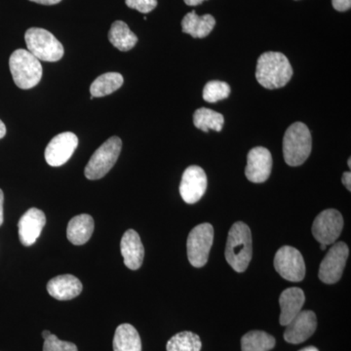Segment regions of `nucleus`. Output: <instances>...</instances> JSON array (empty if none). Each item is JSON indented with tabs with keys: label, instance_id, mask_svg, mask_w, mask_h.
Here are the masks:
<instances>
[{
	"label": "nucleus",
	"instance_id": "nucleus-1",
	"mask_svg": "<svg viewBox=\"0 0 351 351\" xmlns=\"http://www.w3.org/2000/svg\"><path fill=\"white\" fill-rule=\"evenodd\" d=\"M292 76V66L282 53L265 52L258 58L256 77L263 87L270 90L282 88Z\"/></svg>",
	"mask_w": 351,
	"mask_h": 351
},
{
	"label": "nucleus",
	"instance_id": "nucleus-2",
	"mask_svg": "<svg viewBox=\"0 0 351 351\" xmlns=\"http://www.w3.org/2000/svg\"><path fill=\"white\" fill-rule=\"evenodd\" d=\"M225 255L226 262L235 271L241 274L248 269L253 256V242L250 228L243 221H237L230 228Z\"/></svg>",
	"mask_w": 351,
	"mask_h": 351
},
{
	"label": "nucleus",
	"instance_id": "nucleus-3",
	"mask_svg": "<svg viewBox=\"0 0 351 351\" xmlns=\"http://www.w3.org/2000/svg\"><path fill=\"white\" fill-rule=\"evenodd\" d=\"M311 147L313 138L306 124L295 122L289 127L283 138L284 160L289 166L297 167L306 162Z\"/></svg>",
	"mask_w": 351,
	"mask_h": 351
},
{
	"label": "nucleus",
	"instance_id": "nucleus-4",
	"mask_svg": "<svg viewBox=\"0 0 351 351\" xmlns=\"http://www.w3.org/2000/svg\"><path fill=\"white\" fill-rule=\"evenodd\" d=\"M9 68L14 82L21 89H31L40 82L43 77V66L40 61L29 51H14L9 59Z\"/></svg>",
	"mask_w": 351,
	"mask_h": 351
},
{
	"label": "nucleus",
	"instance_id": "nucleus-5",
	"mask_svg": "<svg viewBox=\"0 0 351 351\" xmlns=\"http://www.w3.org/2000/svg\"><path fill=\"white\" fill-rule=\"evenodd\" d=\"M27 51L39 61L58 62L64 56L62 43L50 32L39 27H31L25 34Z\"/></svg>",
	"mask_w": 351,
	"mask_h": 351
},
{
	"label": "nucleus",
	"instance_id": "nucleus-6",
	"mask_svg": "<svg viewBox=\"0 0 351 351\" xmlns=\"http://www.w3.org/2000/svg\"><path fill=\"white\" fill-rule=\"evenodd\" d=\"M122 142L119 137H112L94 152L85 167L84 174L88 180H100L112 170L119 159Z\"/></svg>",
	"mask_w": 351,
	"mask_h": 351
},
{
	"label": "nucleus",
	"instance_id": "nucleus-7",
	"mask_svg": "<svg viewBox=\"0 0 351 351\" xmlns=\"http://www.w3.org/2000/svg\"><path fill=\"white\" fill-rule=\"evenodd\" d=\"M213 241L214 228L211 223H201L189 232L186 249L193 267L199 269L206 265Z\"/></svg>",
	"mask_w": 351,
	"mask_h": 351
},
{
	"label": "nucleus",
	"instance_id": "nucleus-8",
	"mask_svg": "<svg viewBox=\"0 0 351 351\" xmlns=\"http://www.w3.org/2000/svg\"><path fill=\"white\" fill-rule=\"evenodd\" d=\"M277 274L291 282H301L306 276V263L301 252L294 247L283 246L274 258Z\"/></svg>",
	"mask_w": 351,
	"mask_h": 351
},
{
	"label": "nucleus",
	"instance_id": "nucleus-9",
	"mask_svg": "<svg viewBox=\"0 0 351 351\" xmlns=\"http://www.w3.org/2000/svg\"><path fill=\"white\" fill-rule=\"evenodd\" d=\"M350 250L345 242L339 241L332 245L321 263L318 277L323 283L335 284L343 276Z\"/></svg>",
	"mask_w": 351,
	"mask_h": 351
},
{
	"label": "nucleus",
	"instance_id": "nucleus-10",
	"mask_svg": "<svg viewBox=\"0 0 351 351\" xmlns=\"http://www.w3.org/2000/svg\"><path fill=\"white\" fill-rule=\"evenodd\" d=\"M343 218L338 210L327 209L321 212L313 225L314 239L320 244H334L343 232Z\"/></svg>",
	"mask_w": 351,
	"mask_h": 351
},
{
	"label": "nucleus",
	"instance_id": "nucleus-11",
	"mask_svg": "<svg viewBox=\"0 0 351 351\" xmlns=\"http://www.w3.org/2000/svg\"><path fill=\"white\" fill-rule=\"evenodd\" d=\"M207 176L199 166H189L182 174L180 195L188 204H195L202 198L207 189Z\"/></svg>",
	"mask_w": 351,
	"mask_h": 351
},
{
	"label": "nucleus",
	"instance_id": "nucleus-12",
	"mask_svg": "<svg viewBox=\"0 0 351 351\" xmlns=\"http://www.w3.org/2000/svg\"><path fill=\"white\" fill-rule=\"evenodd\" d=\"M78 145V138L71 132H64L51 140L45 149L46 162L59 167L68 162Z\"/></svg>",
	"mask_w": 351,
	"mask_h": 351
},
{
	"label": "nucleus",
	"instance_id": "nucleus-13",
	"mask_svg": "<svg viewBox=\"0 0 351 351\" xmlns=\"http://www.w3.org/2000/svg\"><path fill=\"white\" fill-rule=\"evenodd\" d=\"M317 328V318L313 311H301L286 326L284 339L289 343L299 345L311 338Z\"/></svg>",
	"mask_w": 351,
	"mask_h": 351
},
{
	"label": "nucleus",
	"instance_id": "nucleus-14",
	"mask_svg": "<svg viewBox=\"0 0 351 351\" xmlns=\"http://www.w3.org/2000/svg\"><path fill=\"white\" fill-rule=\"evenodd\" d=\"M272 168V156L269 149L257 147L249 152L245 176L255 184L265 182L269 179Z\"/></svg>",
	"mask_w": 351,
	"mask_h": 351
},
{
	"label": "nucleus",
	"instance_id": "nucleus-15",
	"mask_svg": "<svg viewBox=\"0 0 351 351\" xmlns=\"http://www.w3.org/2000/svg\"><path fill=\"white\" fill-rule=\"evenodd\" d=\"M46 223L45 214L38 208H31L22 217L18 223L21 243L25 247L36 243L40 237Z\"/></svg>",
	"mask_w": 351,
	"mask_h": 351
},
{
	"label": "nucleus",
	"instance_id": "nucleus-16",
	"mask_svg": "<svg viewBox=\"0 0 351 351\" xmlns=\"http://www.w3.org/2000/svg\"><path fill=\"white\" fill-rule=\"evenodd\" d=\"M120 250L124 265L131 270H137L144 262L145 248L140 235L134 230H128L122 237Z\"/></svg>",
	"mask_w": 351,
	"mask_h": 351
},
{
	"label": "nucleus",
	"instance_id": "nucleus-17",
	"mask_svg": "<svg viewBox=\"0 0 351 351\" xmlns=\"http://www.w3.org/2000/svg\"><path fill=\"white\" fill-rule=\"evenodd\" d=\"M82 283L71 274H64L51 279L47 284V292L58 301H69L82 294Z\"/></svg>",
	"mask_w": 351,
	"mask_h": 351
},
{
	"label": "nucleus",
	"instance_id": "nucleus-18",
	"mask_svg": "<svg viewBox=\"0 0 351 351\" xmlns=\"http://www.w3.org/2000/svg\"><path fill=\"white\" fill-rule=\"evenodd\" d=\"M306 302V295L301 288L292 287L286 289L279 298L281 307L279 322L282 326H287L295 316L302 311Z\"/></svg>",
	"mask_w": 351,
	"mask_h": 351
},
{
	"label": "nucleus",
	"instance_id": "nucleus-19",
	"mask_svg": "<svg viewBox=\"0 0 351 351\" xmlns=\"http://www.w3.org/2000/svg\"><path fill=\"white\" fill-rule=\"evenodd\" d=\"M216 25V20L210 14L198 16L195 11H191L184 16L182 21V32L195 38H204L209 36Z\"/></svg>",
	"mask_w": 351,
	"mask_h": 351
},
{
	"label": "nucleus",
	"instance_id": "nucleus-20",
	"mask_svg": "<svg viewBox=\"0 0 351 351\" xmlns=\"http://www.w3.org/2000/svg\"><path fill=\"white\" fill-rule=\"evenodd\" d=\"M94 219L90 215L82 214L73 217L66 228V237L73 245L87 243L94 232Z\"/></svg>",
	"mask_w": 351,
	"mask_h": 351
},
{
	"label": "nucleus",
	"instance_id": "nucleus-21",
	"mask_svg": "<svg viewBox=\"0 0 351 351\" xmlns=\"http://www.w3.org/2000/svg\"><path fill=\"white\" fill-rule=\"evenodd\" d=\"M113 351H142V341L136 328L121 324L115 330Z\"/></svg>",
	"mask_w": 351,
	"mask_h": 351
},
{
	"label": "nucleus",
	"instance_id": "nucleus-22",
	"mask_svg": "<svg viewBox=\"0 0 351 351\" xmlns=\"http://www.w3.org/2000/svg\"><path fill=\"white\" fill-rule=\"evenodd\" d=\"M108 40L117 49L127 52L133 49L138 43V38L131 32L126 23L115 21L108 32Z\"/></svg>",
	"mask_w": 351,
	"mask_h": 351
},
{
	"label": "nucleus",
	"instance_id": "nucleus-23",
	"mask_svg": "<svg viewBox=\"0 0 351 351\" xmlns=\"http://www.w3.org/2000/svg\"><path fill=\"white\" fill-rule=\"evenodd\" d=\"M123 82V76L119 73H104L92 83L90 93L94 98L108 96L119 90Z\"/></svg>",
	"mask_w": 351,
	"mask_h": 351
},
{
	"label": "nucleus",
	"instance_id": "nucleus-24",
	"mask_svg": "<svg viewBox=\"0 0 351 351\" xmlns=\"http://www.w3.org/2000/svg\"><path fill=\"white\" fill-rule=\"evenodd\" d=\"M276 341L271 335L263 331H251L241 339L242 351H269L276 346Z\"/></svg>",
	"mask_w": 351,
	"mask_h": 351
},
{
	"label": "nucleus",
	"instance_id": "nucleus-25",
	"mask_svg": "<svg viewBox=\"0 0 351 351\" xmlns=\"http://www.w3.org/2000/svg\"><path fill=\"white\" fill-rule=\"evenodd\" d=\"M193 123L196 128L206 133L209 130L221 132L225 123V119L221 113L209 108H201L193 114Z\"/></svg>",
	"mask_w": 351,
	"mask_h": 351
},
{
	"label": "nucleus",
	"instance_id": "nucleus-26",
	"mask_svg": "<svg viewBox=\"0 0 351 351\" xmlns=\"http://www.w3.org/2000/svg\"><path fill=\"white\" fill-rule=\"evenodd\" d=\"M201 339L199 336L193 332H178L168 341L167 351H200Z\"/></svg>",
	"mask_w": 351,
	"mask_h": 351
},
{
	"label": "nucleus",
	"instance_id": "nucleus-27",
	"mask_svg": "<svg viewBox=\"0 0 351 351\" xmlns=\"http://www.w3.org/2000/svg\"><path fill=\"white\" fill-rule=\"evenodd\" d=\"M230 94V87L228 83L214 80L205 85L203 90V99L208 103H216V101L225 100Z\"/></svg>",
	"mask_w": 351,
	"mask_h": 351
},
{
	"label": "nucleus",
	"instance_id": "nucleus-28",
	"mask_svg": "<svg viewBox=\"0 0 351 351\" xmlns=\"http://www.w3.org/2000/svg\"><path fill=\"white\" fill-rule=\"evenodd\" d=\"M43 351H78L77 346L69 341H61L55 335L51 334L44 339Z\"/></svg>",
	"mask_w": 351,
	"mask_h": 351
},
{
	"label": "nucleus",
	"instance_id": "nucleus-29",
	"mask_svg": "<svg viewBox=\"0 0 351 351\" xmlns=\"http://www.w3.org/2000/svg\"><path fill=\"white\" fill-rule=\"evenodd\" d=\"M129 8L136 9L141 13H149L157 6V0H125Z\"/></svg>",
	"mask_w": 351,
	"mask_h": 351
},
{
	"label": "nucleus",
	"instance_id": "nucleus-30",
	"mask_svg": "<svg viewBox=\"0 0 351 351\" xmlns=\"http://www.w3.org/2000/svg\"><path fill=\"white\" fill-rule=\"evenodd\" d=\"M332 7L339 12H345L350 10L351 7V0H332Z\"/></svg>",
	"mask_w": 351,
	"mask_h": 351
},
{
	"label": "nucleus",
	"instance_id": "nucleus-31",
	"mask_svg": "<svg viewBox=\"0 0 351 351\" xmlns=\"http://www.w3.org/2000/svg\"><path fill=\"white\" fill-rule=\"evenodd\" d=\"M341 181H343V184H345L346 189H348V191H351V173L346 172L343 173V178H341Z\"/></svg>",
	"mask_w": 351,
	"mask_h": 351
},
{
	"label": "nucleus",
	"instance_id": "nucleus-32",
	"mask_svg": "<svg viewBox=\"0 0 351 351\" xmlns=\"http://www.w3.org/2000/svg\"><path fill=\"white\" fill-rule=\"evenodd\" d=\"M3 202H4V195L2 189H0V226L3 223Z\"/></svg>",
	"mask_w": 351,
	"mask_h": 351
},
{
	"label": "nucleus",
	"instance_id": "nucleus-33",
	"mask_svg": "<svg viewBox=\"0 0 351 351\" xmlns=\"http://www.w3.org/2000/svg\"><path fill=\"white\" fill-rule=\"evenodd\" d=\"M31 1L36 2L43 5H54V4L59 3L62 0H31Z\"/></svg>",
	"mask_w": 351,
	"mask_h": 351
},
{
	"label": "nucleus",
	"instance_id": "nucleus-34",
	"mask_svg": "<svg viewBox=\"0 0 351 351\" xmlns=\"http://www.w3.org/2000/svg\"><path fill=\"white\" fill-rule=\"evenodd\" d=\"M186 2V5L189 6H197L200 5L205 0H184Z\"/></svg>",
	"mask_w": 351,
	"mask_h": 351
},
{
	"label": "nucleus",
	"instance_id": "nucleus-35",
	"mask_svg": "<svg viewBox=\"0 0 351 351\" xmlns=\"http://www.w3.org/2000/svg\"><path fill=\"white\" fill-rule=\"evenodd\" d=\"M6 135V127L5 124L0 120V138L5 137Z\"/></svg>",
	"mask_w": 351,
	"mask_h": 351
},
{
	"label": "nucleus",
	"instance_id": "nucleus-36",
	"mask_svg": "<svg viewBox=\"0 0 351 351\" xmlns=\"http://www.w3.org/2000/svg\"><path fill=\"white\" fill-rule=\"evenodd\" d=\"M300 351H319L315 346H307V348H302V350Z\"/></svg>",
	"mask_w": 351,
	"mask_h": 351
},
{
	"label": "nucleus",
	"instance_id": "nucleus-37",
	"mask_svg": "<svg viewBox=\"0 0 351 351\" xmlns=\"http://www.w3.org/2000/svg\"><path fill=\"white\" fill-rule=\"evenodd\" d=\"M51 334H52V332L47 331V330H45V331L43 332V338L44 339H47L48 337H49Z\"/></svg>",
	"mask_w": 351,
	"mask_h": 351
},
{
	"label": "nucleus",
	"instance_id": "nucleus-38",
	"mask_svg": "<svg viewBox=\"0 0 351 351\" xmlns=\"http://www.w3.org/2000/svg\"><path fill=\"white\" fill-rule=\"evenodd\" d=\"M320 248H321V250H326V248H327V246L326 245H324V244H320Z\"/></svg>",
	"mask_w": 351,
	"mask_h": 351
},
{
	"label": "nucleus",
	"instance_id": "nucleus-39",
	"mask_svg": "<svg viewBox=\"0 0 351 351\" xmlns=\"http://www.w3.org/2000/svg\"><path fill=\"white\" fill-rule=\"evenodd\" d=\"M348 167H351V158H348Z\"/></svg>",
	"mask_w": 351,
	"mask_h": 351
}]
</instances>
